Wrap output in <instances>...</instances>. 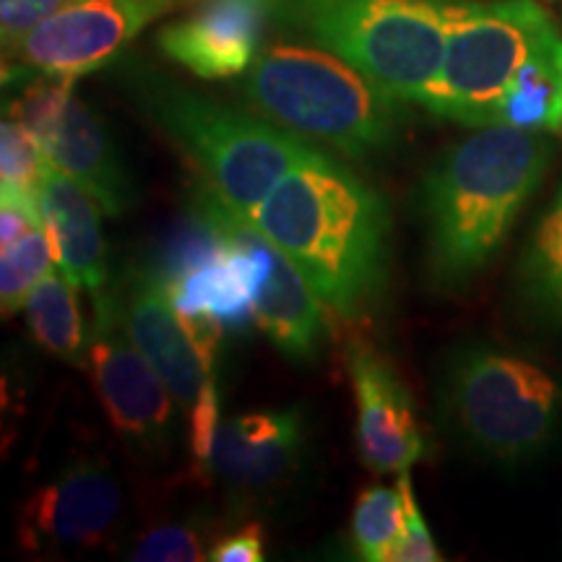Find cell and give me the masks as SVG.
<instances>
[{
	"label": "cell",
	"instance_id": "2e32d148",
	"mask_svg": "<svg viewBox=\"0 0 562 562\" xmlns=\"http://www.w3.org/2000/svg\"><path fill=\"white\" fill-rule=\"evenodd\" d=\"M45 151L53 167L79 180L94 195L102 214L121 216L136 203V180L115 149V140L100 115L76 94H70L58 128L45 140Z\"/></svg>",
	"mask_w": 562,
	"mask_h": 562
},
{
	"label": "cell",
	"instance_id": "8992f818",
	"mask_svg": "<svg viewBox=\"0 0 562 562\" xmlns=\"http://www.w3.org/2000/svg\"><path fill=\"white\" fill-rule=\"evenodd\" d=\"M448 0H277L273 24L339 55L398 102L422 104L448 42Z\"/></svg>",
	"mask_w": 562,
	"mask_h": 562
},
{
	"label": "cell",
	"instance_id": "277c9868",
	"mask_svg": "<svg viewBox=\"0 0 562 562\" xmlns=\"http://www.w3.org/2000/svg\"><path fill=\"white\" fill-rule=\"evenodd\" d=\"M442 430L482 459L521 467L562 446V372L492 344H463L438 370Z\"/></svg>",
	"mask_w": 562,
	"mask_h": 562
},
{
	"label": "cell",
	"instance_id": "44dd1931",
	"mask_svg": "<svg viewBox=\"0 0 562 562\" xmlns=\"http://www.w3.org/2000/svg\"><path fill=\"white\" fill-rule=\"evenodd\" d=\"M404 529L402 490L375 484L360 492L349 521V547L357 560L389 562Z\"/></svg>",
	"mask_w": 562,
	"mask_h": 562
},
{
	"label": "cell",
	"instance_id": "ba28073f",
	"mask_svg": "<svg viewBox=\"0 0 562 562\" xmlns=\"http://www.w3.org/2000/svg\"><path fill=\"white\" fill-rule=\"evenodd\" d=\"M191 3L193 0H68L5 50L13 68H3V83L9 87L32 76L76 81L108 68L151 21Z\"/></svg>",
	"mask_w": 562,
	"mask_h": 562
},
{
	"label": "cell",
	"instance_id": "f546056e",
	"mask_svg": "<svg viewBox=\"0 0 562 562\" xmlns=\"http://www.w3.org/2000/svg\"><path fill=\"white\" fill-rule=\"evenodd\" d=\"M263 529L261 524H248L243 529L227 533L220 542L211 544L209 560L214 562H258L263 560Z\"/></svg>",
	"mask_w": 562,
	"mask_h": 562
},
{
	"label": "cell",
	"instance_id": "7402d4cb",
	"mask_svg": "<svg viewBox=\"0 0 562 562\" xmlns=\"http://www.w3.org/2000/svg\"><path fill=\"white\" fill-rule=\"evenodd\" d=\"M53 161L45 146L24 125L3 117L0 125V188L3 199L40 209V188Z\"/></svg>",
	"mask_w": 562,
	"mask_h": 562
},
{
	"label": "cell",
	"instance_id": "8fae6325",
	"mask_svg": "<svg viewBox=\"0 0 562 562\" xmlns=\"http://www.w3.org/2000/svg\"><path fill=\"white\" fill-rule=\"evenodd\" d=\"M123 490L108 463L76 461L42 484L19 513V537L30 552L91 550L115 529Z\"/></svg>",
	"mask_w": 562,
	"mask_h": 562
},
{
	"label": "cell",
	"instance_id": "cb8c5ba5",
	"mask_svg": "<svg viewBox=\"0 0 562 562\" xmlns=\"http://www.w3.org/2000/svg\"><path fill=\"white\" fill-rule=\"evenodd\" d=\"M224 248H227V240H224L222 232L195 206L193 214L182 220L180 227L161 245L151 269L159 273L165 284H170V281L180 279L182 273L220 261Z\"/></svg>",
	"mask_w": 562,
	"mask_h": 562
},
{
	"label": "cell",
	"instance_id": "7a4b0ae2",
	"mask_svg": "<svg viewBox=\"0 0 562 562\" xmlns=\"http://www.w3.org/2000/svg\"><path fill=\"white\" fill-rule=\"evenodd\" d=\"M552 159L547 131L484 125L442 151L417 195L435 290L469 286L508 240Z\"/></svg>",
	"mask_w": 562,
	"mask_h": 562
},
{
	"label": "cell",
	"instance_id": "5b68a950",
	"mask_svg": "<svg viewBox=\"0 0 562 562\" xmlns=\"http://www.w3.org/2000/svg\"><path fill=\"white\" fill-rule=\"evenodd\" d=\"M235 89L258 115L351 159L389 149L404 104L339 55L300 42L258 53Z\"/></svg>",
	"mask_w": 562,
	"mask_h": 562
},
{
	"label": "cell",
	"instance_id": "52a82bcc",
	"mask_svg": "<svg viewBox=\"0 0 562 562\" xmlns=\"http://www.w3.org/2000/svg\"><path fill=\"white\" fill-rule=\"evenodd\" d=\"M446 16V58L422 108L467 128L495 125L516 70L558 24L537 0H448Z\"/></svg>",
	"mask_w": 562,
	"mask_h": 562
},
{
	"label": "cell",
	"instance_id": "4dcf8cb0",
	"mask_svg": "<svg viewBox=\"0 0 562 562\" xmlns=\"http://www.w3.org/2000/svg\"><path fill=\"white\" fill-rule=\"evenodd\" d=\"M0 203H3L0 206V248H9L24 235H30L32 229L45 227L40 209H32L13 199H3Z\"/></svg>",
	"mask_w": 562,
	"mask_h": 562
},
{
	"label": "cell",
	"instance_id": "6da1fadb",
	"mask_svg": "<svg viewBox=\"0 0 562 562\" xmlns=\"http://www.w3.org/2000/svg\"><path fill=\"white\" fill-rule=\"evenodd\" d=\"M245 216L292 258L336 315L360 318L381 302L389 281V203L341 161L313 149Z\"/></svg>",
	"mask_w": 562,
	"mask_h": 562
},
{
	"label": "cell",
	"instance_id": "1f68e13d",
	"mask_svg": "<svg viewBox=\"0 0 562 562\" xmlns=\"http://www.w3.org/2000/svg\"><path fill=\"white\" fill-rule=\"evenodd\" d=\"M560 133H562V123H560Z\"/></svg>",
	"mask_w": 562,
	"mask_h": 562
},
{
	"label": "cell",
	"instance_id": "83f0119b",
	"mask_svg": "<svg viewBox=\"0 0 562 562\" xmlns=\"http://www.w3.org/2000/svg\"><path fill=\"white\" fill-rule=\"evenodd\" d=\"M191 414V453L195 472L201 480L211 476V453H214V440L216 430H220V391H216L214 378H209V383L203 385V391L195 398Z\"/></svg>",
	"mask_w": 562,
	"mask_h": 562
},
{
	"label": "cell",
	"instance_id": "e0dca14e",
	"mask_svg": "<svg viewBox=\"0 0 562 562\" xmlns=\"http://www.w3.org/2000/svg\"><path fill=\"white\" fill-rule=\"evenodd\" d=\"M256 321L273 347L294 362L315 360L326 344L323 300L277 245L271 250V271L256 297Z\"/></svg>",
	"mask_w": 562,
	"mask_h": 562
},
{
	"label": "cell",
	"instance_id": "d6986e66",
	"mask_svg": "<svg viewBox=\"0 0 562 562\" xmlns=\"http://www.w3.org/2000/svg\"><path fill=\"white\" fill-rule=\"evenodd\" d=\"M497 123L529 131H560L562 123V32H554L516 70Z\"/></svg>",
	"mask_w": 562,
	"mask_h": 562
},
{
	"label": "cell",
	"instance_id": "9c48e42d",
	"mask_svg": "<svg viewBox=\"0 0 562 562\" xmlns=\"http://www.w3.org/2000/svg\"><path fill=\"white\" fill-rule=\"evenodd\" d=\"M94 311L89 364L102 409L110 425L136 451L165 459L180 440V404L128 339L115 315L102 305H94Z\"/></svg>",
	"mask_w": 562,
	"mask_h": 562
},
{
	"label": "cell",
	"instance_id": "9a60e30c",
	"mask_svg": "<svg viewBox=\"0 0 562 562\" xmlns=\"http://www.w3.org/2000/svg\"><path fill=\"white\" fill-rule=\"evenodd\" d=\"M40 211L55 263L79 290L100 294L110 281L100 203L70 175L50 165L40 188Z\"/></svg>",
	"mask_w": 562,
	"mask_h": 562
},
{
	"label": "cell",
	"instance_id": "ffe728a7",
	"mask_svg": "<svg viewBox=\"0 0 562 562\" xmlns=\"http://www.w3.org/2000/svg\"><path fill=\"white\" fill-rule=\"evenodd\" d=\"M76 290L79 286L68 281L66 273L50 271L26 300V315L30 334L40 349L74 368H83L89 360V339Z\"/></svg>",
	"mask_w": 562,
	"mask_h": 562
},
{
	"label": "cell",
	"instance_id": "30bf717a",
	"mask_svg": "<svg viewBox=\"0 0 562 562\" xmlns=\"http://www.w3.org/2000/svg\"><path fill=\"white\" fill-rule=\"evenodd\" d=\"M94 305L108 307L128 339L161 378L182 412H191L195 398L214 378L203 362L193 334L175 311L167 284L151 266H131L115 286L94 294Z\"/></svg>",
	"mask_w": 562,
	"mask_h": 562
},
{
	"label": "cell",
	"instance_id": "5bb4252c",
	"mask_svg": "<svg viewBox=\"0 0 562 562\" xmlns=\"http://www.w3.org/2000/svg\"><path fill=\"white\" fill-rule=\"evenodd\" d=\"M302 448L305 419L297 406L222 419L211 453V476L235 495L256 497L297 472Z\"/></svg>",
	"mask_w": 562,
	"mask_h": 562
},
{
	"label": "cell",
	"instance_id": "7c38bea8",
	"mask_svg": "<svg viewBox=\"0 0 562 562\" xmlns=\"http://www.w3.org/2000/svg\"><path fill=\"white\" fill-rule=\"evenodd\" d=\"M357 406V448L372 474H402L425 456L417 412L393 364L370 341L347 344Z\"/></svg>",
	"mask_w": 562,
	"mask_h": 562
},
{
	"label": "cell",
	"instance_id": "d4e9b609",
	"mask_svg": "<svg viewBox=\"0 0 562 562\" xmlns=\"http://www.w3.org/2000/svg\"><path fill=\"white\" fill-rule=\"evenodd\" d=\"M211 524L201 518L157 524L146 529L131 547L128 558L136 562H195L209 560Z\"/></svg>",
	"mask_w": 562,
	"mask_h": 562
},
{
	"label": "cell",
	"instance_id": "ac0fdd59",
	"mask_svg": "<svg viewBox=\"0 0 562 562\" xmlns=\"http://www.w3.org/2000/svg\"><path fill=\"white\" fill-rule=\"evenodd\" d=\"M516 294L533 321L562 331V186L518 256Z\"/></svg>",
	"mask_w": 562,
	"mask_h": 562
},
{
	"label": "cell",
	"instance_id": "4fadbf2b",
	"mask_svg": "<svg viewBox=\"0 0 562 562\" xmlns=\"http://www.w3.org/2000/svg\"><path fill=\"white\" fill-rule=\"evenodd\" d=\"M277 0H193L157 32V47L206 81L243 76L258 58Z\"/></svg>",
	"mask_w": 562,
	"mask_h": 562
},
{
	"label": "cell",
	"instance_id": "f1b7e54d",
	"mask_svg": "<svg viewBox=\"0 0 562 562\" xmlns=\"http://www.w3.org/2000/svg\"><path fill=\"white\" fill-rule=\"evenodd\" d=\"M68 0H0V19H3V50L26 37L34 26L63 9Z\"/></svg>",
	"mask_w": 562,
	"mask_h": 562
},
{
	"label": "cell",
	"instance_id": "3957f363",
	"mask_svg": "<svg viewBox=\"0 0 562 562\" xmlns=\"http://www.w3.org/2000/svg\"><path fill=\"white\" fill-rule=\"evenodd\" d=\"M117 74L140 115L240 214H250L315 149L269 117L186 87L149 63L125 60Z\"/></svg>",
	"mask_w": 562,
	"mask_h": 562
},
{
	"label": "cell",
	"instance_id": "4316f807",
	"mask_svg": "<svg viewBox=\"0 0 562 562\" xmlns=\"http://www.w3.org/2000/svg\"><path fill=\"white\" fill-rule=\"evenodd\" d=\"M396 484L402 490L404 501V529L396 547L391 550L389 562H440L442 554L435 544L430 529H427L425 518H422L417 501H414L409 469L398 474Z\"/></svg>",
	"mask_w": 562,
	"mask_h": 562
},
{
	"label": "cell",
	"instance_id": "603a6c76",
	"mask_svg": "<svg viewBox=\"0 0 562 562\" xmlns=\"http://www.w3.org/2000/svg\"><path fill=\"white\" fill-rule=\"evenodd\" d=\"M53 263L55 252L45 227L32 229L30 235L3 248V261H0V302H3L5 318L26 305L32 290L50 273Z\"/></svg>",
	"mask_w": 562,
	"mask_h": 562
},
{
	"label": "cell",
	"instance_id": "484cf974",
	"mask_svg": "<svg viewBox=\"0 0 562 562\" xmlns=\"http://www.w3.org/2000/svg\"><path fill=\"white\" fill-rule=\"evenodd\" d=\"M70 94H74L70 79H53V76L26 79L24 89L13 94L11 102H5V117L24 125L45 146V140L58 128Z\"/></svg>",
	"mask_w": 562,
	"mask_h": 562
}]
</instances>
